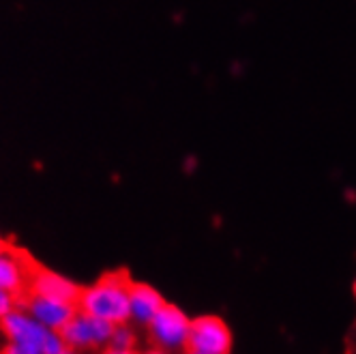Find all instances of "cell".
Returning a JSON list of instances; mask_svg holds the SVG:
<instances>
[{
  "mask_svg": "<svg viewBox=\"0 0 356 354\" xmlns=\"http://www.w3.org/2000/svg\"><path fill=\"white\" fill-rule=\"evenodd\" d=\"M3 335L7 346L3 352L9 354H69V346L60 331L43 326L22 305L9 312L3 320Z\"/></svg>",
  "mask_w": 356,
  "mask_h": 354,
  "instance_id": "obj_1",
  "label": "cell"
},
{
  "mask_svg": "<svg viewBox=\"0 0 356 354\" xmlns=\"http://www.w3.org/2000/svg\"><path fill=\"white\" fill-rule=\"evenodd\" d=\"M129 290L131 280L124 271L106 273L104 277L80 290L78 309L95 318L108 320L114 326L129 322Z\"/></svg>",
  "mask_w": 356,
  "mask_h": 354,
  "instance_id": "obj_2",
  "label": "cell"
},
{
  "mask_svg": "<svg viewBox=\"0 0 356 354\" xmlns=\"http://www.w3.org/2000/svg\"><path fill=\"white\" fill-rule=\"evenodd\" d=\"M146 328H148V339L152 344V350H157V352L187 350L191 320L176 305H168L165 303Z\"/></svg>",
  "mask_w": 356,
  "mask_h": 354,
  "instance_id": "obj_3",
  "label": "cell"
},
{
  "mask_svg": "<svg viewBox=\"0 0 356 354\" xmlns=\"http://www.w3.org/2000/svg\"><path fill=\"white\" fill-rule=\"evenodd\" d=\"M114 324L108 320L95 318L86 312L75 314L63 328V337L71 352H106Z\"/></svg>",
  "mask_w": 356,
  "mask_h": 354,
  "instance_id": "obj_4",
  "label": "cell"
},
{
  "mask_svg": "<svg viewBox=\"0 0 356 354\" xmlns=\"http://www.w3.org/2000/svg\"><path fill=\"white\" fill-rule=\"evenodd\" d=\"M232 350V333L217 316H202L191 320L187 352L191 354H227Z\"/></svg>",
  "mask_w": 356,
  "mask_h": 354,
  "instance_id": "obj_5",
  "label": "cell"
},
{
  "mask_svg": "<svg viewBox=\"0 0 356 354\" xmlns=\"http://www.w3.org/2000/svg\"><path fill=\"white\" fill-rule=\"evenodd\" d=\"M19 305L43 326L54 328V331H63L65 324L78 314V303L75 300H63L37 292H29L19 300Z\"/></svg>",
  "mask_w": 356,
  "mask_h": 354,
  "instance_id": "obj_6",
  "label": "cell"
},
{
  "mask_svg": "<svg viewBox=\"0 0 356 354\" xmlns=\"http://www.w3.org/2000/svg\"><path fill=\"white\" fill-rule=\"evenodd\" d=\"M35 266L37 264L29 254H24V251L7 245L3 251H0V286L22 300L29 294Z\"/></svg>",
  "mask_w": 356,
  "mask_h": 354,
  "instance_id": "obj_7",
  "label": "cell"
},
{
  "mask_svg": "<svg viewBox=\"0 0 356 354\" xmlns=\"http://www.w3.org/2000/svg\"><path fill=\"white\" fill-rule=\"evenodd\" d=\"M80 286L63 277L60 273H54L43 266H35L33 277H31V288L29 292H37V294H45V296H54V298H63V300H75L78 303L80 296Z\"/></svg>",
  "mask_w": 356,
  "mask_h": 354,
  "instance_id": "obj_8",
  "label": "cell"
},
{
  "mask_svg": "<svg viewBox=\"0 0 356 354\" xmlns=\"http://www.w3.org/2000/svg\"><path fill=\"white\" fill-rule=\"evenodd\" d=\"M165 305L163 296L148 284L131 282L129 290V322L138 326H148L157 312Z\"/></svg>",
  "mask_w": 356,
  "mask_h": 354,
  "instance_id": "obj_9",
  "label": "cell"
},
{
  "mask_svg": "<svg viewBox=\"0 0 356 354\" xmlns=\"http://www.w3.org/2000/svg\"><path fill=\"white\" fill-rule=\"evenodd\" d=\"M106 352L110 354H131L138 352V335L134 331L131 322L116 324L110 335V341L106 346Z\"/></svg>",
  "mask_w": 356,
  "mask_h": 354,
  "instance_id": "obj_10",
  "label": "cell"
},
{
  "mask_svg": "<svg viewBox=\"0 0 356 354\" xmlns=\"http://www.w3.org/2000/svg\"><path fill=\"white\" fill-rule=\"evenodd\" d=\"M17 305H19V298L0 286V320H3L9 312H13Z\"/></svg>",
  "mask_w": 356,
  "mask_h": 354,
  "instance_id": "obj_11",
  "label": "cell"
},
{
  "mask_svg": "<svg viewBox=\"0 0 356 354\" xmlns=\"http://www.w3.org/2000/svg\"><path fill=\"white\" fill-rule=\"evenodd\" d=\"M5 247H7V241H5L3 236H0V251H3Z\"/></svg>",
  "mask_w": 356,
  "mask_h": 354,
  "instance_id": "obj_12",
  "label": "cell"
},
{
  "mask_svg": "<svg viewBox=\"0 0 356 354\" xmlns=\"http://www.w3.org/2000/svg\"><path fill=\"white\" fill-rule=\"evenodd\" d=\"M354 292H356V284H354Z\"/></svg>",
  "mask_w": 356,
  "mask_h": 354,
  "instance_id": "obj_13",
  "label": "cell"
}]
</instances>
